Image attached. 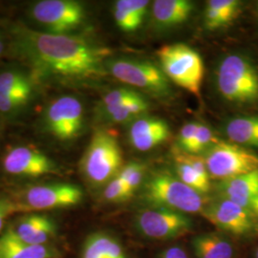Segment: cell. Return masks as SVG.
Here are the masks:
<instances>
[{
    "label": "cell",
    "instance_id": "cell-11",
    "mask_svg": "<svg viewBox=\"0 0 258 258\" xmlns=\"http://www.w3.org/2000/svg\"><path fill=\"white\" fill-rule=\"evenodd\" d=\"M45 120L48 131L55 138L61 141L74 139L83 128V105L74 97H61L50 104Z\"/></svg>",
    "mask_w": 258,
    "mask_h": 258
},
{
    "label": "cell",
    "instance_id": "cell-7",
    "mask_svg": "<svg viewBox=\"0 0 258 258\" xmlns=\"http://www.w3.org/2000/svg\"><path fill=\"white\" fill-rule=\"evenodd\" d=\"M109 70L117 80L156 96L170 92L168 79L156 65L137 59L120 58L109 63Z\"/></svg>",
    "mask_w": 258,
    "mask_h": 258
},
{
    "label": "cell",
    "instance_id": "cell-2",
    "mask_svg": "<svg viewBox=\"0 0 258 258\" xmlns=\"http://www.w3.org/2000/svg\"><path fill=\"white\" fill-rule=\"evenodd\" d=\"M216 84L228 102L239 105L258 102V69L246 55L225 56L216 71Z\"/></svg>",
    "mask_w": 258,
    "mask_h": 258
},
{
    "label": "cell",
    "instance_id": "cell-19",
    "mask_svg": "<svg viewBox=\"0 0 258 258\" xmlns=\"http://www.w3.org/2000/svg\"><path fill=\"white\" fill-rule=\"evenodd\" d=\"M191 245L196 258H232L233 246L227 237L217 233L195 236Z\"/></svg>",
    "mask_w": 258,
    "mask_h": 258
},
{
    "label": "cell",
    "instance_id": "cell-33",
    "mask_svg": "<svg viewBox=\"0 0 258 258\" xmlns=\"http://www.w3.org/2000/svg\"><path fill=\"white\" fill-rule=\"evenodd\" d=\"M15 212V205L9 200H0V232L3 228L5 219L11 212Z\"/></svg>",
    "mask_w": 258,
    "mask_h": 258
},
{
    "label": "cell",
    "instance_id": "cell-34",
    "mask_svg": "<svg viewBox=\"0 0 258 258\" xmlns=\"http://www.w3.org/2000/svg\"><path fill=\"white\" fill-rule=\"evenodd\" d=\"M158 258H188V255L183 248L174 246L164 250Z\"/></svg>",
    "mask_w": 258,
    "mask_h": 258
},
{
    "label": "cell",
    "instance_id": "cell-20",
    "mask_svg": "<svg viewBox=\"0 0 258 258\" xmlns=\"http://www.w3.org/2000/svg\"><path fill=\"white\" fill-rule=\"evenodd\" d=\"M149 1L147 0H119L115 4V21L123 32L137 30L144 20Z\"/></svg>",
    "mask_w": 258,
    "mask_h": 258
},
{
    "label": "cell",
    "instance_id": "cell-3",
    "mask_svg": "<svg viewBox=\"0 0 258 258\" xmlns=\"http://www.w3.org/2000/svg\"><path fill=\"white\" fill-rule=\"evenodd\" d=\"M166 78L196 97H200L204 79L201 55L184 43L168 44L157 51Z\"/></svg>",
    "mask_w": 258,
    "mask_h": 258
},
{
    "label": "cell",
    "instance_id": "cell-23",
    "mask_svg": "<svg viewBox=\"0 0 258 258\" xmlns=\"http://www.w3.org/2000/svg\"><path fill=\"white\" fill-rule=\"evenodd\" d=\"M82 258H125L120 243L108 234L95 233L84 243Z\"/></svg>",
    "mask_w": 258,
    "mask_h": 258
},
{
    "label": "cell",
    "instance_id": "cell-16",
    "mask_svg": "<svg viewBox=\"0 0 258 258\" xmlns=\"http://www.w3.org/2000/svg\"><path fill=\"white\" fill-rule=\"evenodd\" d=\"M55 249L48 245H31L19 238L12 229L0 235V258H56Z\"/></svg>",
    "mask_w": 258,
    "mask_h": 258
},
{
    "label": "cell",
    "instance_id": "cell-31",
    "mask_svg": "<svg viewBox=\"0 0 258 258\" xmlns=\"http://www.w3.org/2000/svg\"><path fill=\"white\" fill-rule=\"evenodd\" d=\"M198 122L191 121L188 123H185L184 126L180 130L179 134V146L182 148L184 152L189 148L190 143L194 139V135L196 133V130L198 127Z\"/></svg>",
    "mask_w": 258,
    "mask_h": 258
},
{
    "label": "cell",
    "instance_id": "cell-17",
    "mask_svg": "<svg viewBox=\"0 0 258 258\" xmlns=\"http://www.w3.org/2000/svg\"><path fill=\"white\" fill-rule=\"evenodd\" d=\"M223 198L249 209L258 195V168L246 174L223 181L219 186Z\"/></svg>",
    "mask_w": 258,
    "mask_h": 258
},
{
    "label": "cell",
    "instance_id": "cell-6",
    "mask_svg": "<svg viewBox=\"0 0 258 258\" xmlns=\"http://www.w3.org/2000/svg\"><path fill=\"white\" fill-rule=\"evenodd\" d=\"M204 160L210 176L222 182L258 168V155L231 142L218 141L206 151Z\"/></svg>",
    "mask_w": 258,
    "mask_h": 258
},
{
    "label": "cell",
    "instance_id": "cell-13",
    "mask_svg": "<svg viewBox=\"0 0 258 258\" xmlns=\"http://www.w3.org/2000/svg\"><path fill=\"white\" fill-rule=\"evenodd\" d=\"M4 169L13 175L39 177L54 173L55 163L46 155L32 148H13L3 160Z\"/></svg>",
    "mask_w": 258,
    "mask_h": 258
},
{
    "label": "cell",
    "instance_id": "cell-30",
    "mask_svg": "<svg viewBox=\"0 0 258 258\" xmlns=\"http://www.w3.org/2000/svg\"><path fill=\"white\" fill-rule=\"evenodd\" d=\"M104 198L109 202H123L132 196L128 187L117 176L110 181L104 189Z\"/></svg>",
    "mask_w": 258,
    "mask_h": 258
},
{
    "label": "cell",
    "instance_id": "cell-10",
    "mask_svg": "<svg viewBox=\"0 0 258 258\" xmlns=\"http://www.w3.org/2000/svg\"><path fill=\"white\" fill-rule=\"evenodd\" d=\"M33 16L39 23L47 26L51 34L64 35L82 23L84 11L76 1L42 0L34 6Z\"/></svg>",
    "mask_w": 258,
    "mask_h": 258
},
{
    "label": "cell",
    "instance_id": "cell-5",
    "mask_svg": "<svg viewBox=\"0 0 258 258\" xmlns=\"http://www.w3.org/2000/svg\"><path fill=\"white\" fill-rule=\"evenodd\" d=\"M145 197L154 208H164L182 213L204 211L203 196L180 179L168 174L153 176L145 186Z\"/></svg>",
    "mask_w": 258,
    "mask_h": 258
},
{
    "label": "cell",
    "instance_id": "cell-15",
    "mask_svg": "<svg viewBox=\"0 0 258 258\" xmlns=\"http://www.w3.org/2000/svg\"><path fill=\"white\" fill-rule=\"evenodd\" d=\"M12 230L19 238L31 245H47L55 236L56 227L45 215L32 214L21 218Z\"/></svg>",
    "mask_w": 258,
    "mask_h": 258
},
{
    "label": "cell",
    "instance_id": "cell-22",
    "mask_svg": "<svg viewBox=\"0 0 258 258\" xmlns=\"http://www.w3.org/2000/svg\"><path fill=\"white\" fill-rule=\"evenodd\" d=\"M241 3L237 0H211L205 10V24L211 30L226 26L236 18Z\"/></svg>",
    "mask_w": 258,
    "mask_h": 258
},
{
    "label": "cell",
    "instance_id": "cell-8",
    "mask_svg": "<svg viewBox=\"0 0 258 258\" xmlns=\"http://www.w3.org/2000/svg\"><path fill=\"white\" fill-rule=\"evenodd\" d=\"M83 190L72 184H49L30 187L15 211H48L73 207L83 199Z\"/></svg>",
    "mask_w": 258,
    "mask_h": 258
},
{
    "label": "cell",
    "instance_id": "cell-1",
    "mask_svg": "<svg viewBox=\"0 0 258 258\" xmlns=\"http://www.w3.org/2000/svg\"><path fill=\"white\" fill-rule=\"evenodd\" d=\"M28 46L39 67L55 75L87 78L102 72L105 50L68 35L29 33Z\"/></svg>",
    "mask_w": 258,
    "mask_h": 258
},
{
    "label": "cell",
    "instance_id": "cell-12",
    "mask_svg": "<svg viewBox=\"0 0 258 258\" xmlns=\"http://www.w3.org/2000/svg\"><path fill=\"white\" fill-rule=\"evenodd\" d=\"M204 215L213 225L234 235H246L253 230V216L249 209L227 198H221L204 209Z\"/></svg>",
    "mask_w": 258,
    "mask_h": 258
},
{
    "label": "cell",
    "instance_id": "cell-26",
    "mask_svg": "<svg viewBox=\"0 0 258 258\" xmlns=\"http://www.w3.org/2000/svg\"><path fill=\"white\" fill-rule=\"evenodd\" d=\"M176 164V171L179 179L189 187L199 194H206L210 189V182H206L195 171L192 166L187 162L184 155H178Z\"/></svg>",
    "mask_w": 258,
    "mask_h": 258
},
{
    "label": "cell",
    "instance_id": "cell-25",
    "mask_svg": "<svg viewBox=\"0 0 258 258\" xmlns=\"http://www.w3.org/2000/svg\"><path fill=\"white\" fill-rule=\"evenodd\" d=\"M31 92V84L23 75L11 71L0 74V93L17 95L29 100Z\"/></svg>",
    "mask_w": 258,
    "mask_h": 258
},
{
    "label": "cell",
    "instance_id": "cell-4",
    "mask_svg": "<svg viewBox=\"0 0 258 258\" xmlns=\"http://www.w3.org/2000/svg\"><path fill=\"white\" fill-rule=\"evenodd\" d=\"M121 164L122 154L118 140L108 131H96L82 162L87 181L95 185L108 184L120 173Z\"/></svg>",
    "mask_w": 258,
    "mask_h": 258
},
{
    "label": "cell",
    "instance_id": "cell-9",
    "mask_svg": "<svg viewBox=\"0 0 258 258\" xmlns=\"http://www.w3.org/2000/svg\"><path fill=\"white\" fill-rule=\"evenodd\" d=\"M136 223L139 231L152 239H172L191 229V221L184 213L164 208H152L140 212Z\"/></svg>",
    "mask_w": 258,
    "mask_h": 258
},
{
    "label": "cell",
    "instance_id": "cell-27",
    "mask_svg": "<svg viewBox=\"0 0 258 258\" xmlns=\"http://www.w3.org/2000/svg\"><path fill=\"white\" fill-rule=\"evenodd\" d=\"M217 142L218 140L214 137L212 129L205 124L199 123L196 133L190 143V146L187 148L185 153L195 155L202 151H207Z\"/></svg>",
    "mask_w": 258,
    "mask_h": 258
},
{
    "label": "cell",
    "instance_id": "cell-35",
    "mask_svg": "<svg viewBox=\"0 0 258 258\" xmlns=\"http://www.w3.org/2000/svg\"><path fill=\"white\" fill-rule=\"evenodd\" d=\"M249 211L258 216V195L253 199V201L249 206Z\"/></svg>",
    "mask_w": 258,
    "mask_h": 258
},
{
    "label": "cell",
    "instance_id": "cell-29",
    "mask_svg": "<svg viewBox=\"0 0 258 258\" xmlns=\"http://www.w3.org/2000/svg\"><path fill=\"white\" fill-rule=\"evenodd\" d=\"M138 94L133 90H129V89H124V88H120V89H116L113 90L111 92L107 93L102 100V107L103 111L105 114H107L108 112L119 107L122 103L128 102L130 100L136 98L139 96Z\"/></svg>",
    "mask_w": 258,
    "mask_h": 258
},
{
    "label": "cell",
    "instance_id": "cell-32",
    "mask_svg": "<svg viewBox=\"0 0 258 258\" xmlns=\"http://www.w3.org/2000/svg\"><path fill=\"white\" fill-rule=\"evenodd\" d=\"M28 100L17 95H10L0 93V111L9 112L21 106Z\"/></svg>",
    "mask_w": 258,
    "mask_h": 258
},
{
    "label": "cell",
    "instance_id": "cell-37",
    "mask_svg": "<svg viewBox=\"0 0 258 258\" xmlns=\"http://www.w3.org/2000/svg\"><path fill=\"white\" fill-rule=\"evenodd\" d=\"M255 258H258V249L255 251Z\"/></svg>",
    "mask_w": 258,
    "mask_h": 258
},
{
    "label": "cell",
    "instance_id": "cell-21",
    "mask_svg": "<svg viewBox=\"0 0 258 258\" xmlns=\"http://www.w3.org/2000/svg\"><path fill=\"white\" fill-rule=\"evenodd\" d=\"M226 134L231 143L243 148H258V116L232 119L226 125Z\"/></svg>",
    "mask_w": 258,
    "mask_h": 258
},
{
    "label": "cell",
    "instance_id": "cell-18",
    "mask_svg": "<svg viewBox=\"0 0 258 258\" xmlns=\"http://www.w3.org/2000/svg\"><path fill=\"white\" fill-rule=\"evenodd\" d=\"M194 3L187 0H156L152 5V16L163 27L179 25L188 19Z\"/></svg>",
    "mask_w": 258,
    "mask_h": 258
},
{
    "label": "cell",
    "instance_id": "cell-28",
    "mask_svg": "<svg viewBox=\"0 0 258 258\" xmlns=\"http://www.w3.org/2000/svg\"><path fill=\"white\" fill-rule=\"evenodd\" d=\"M145 167L139 163H129L120 169L118 177L126 184L129 191L133 195L142 183Z\"/></svg>",
    "mask_w": 258,
    "mask_h": 258
},
{
    "label": "cell",
    "instance_id": "cell-24",
    "mask_svg": "<svg viewBox=\"0 0 258 258\" xmlns=\"http://www.w3.org/2000/svg\"><path fill=\"white\" fill-rule=\"evenodd\" d=\"M149 108L147 100L141 95L122 103L119 107L108 112L106 115L107 119L113 122H124L146 113Z\"/></svg>",
    "mask_w": 258,
    "mask_h": 258
},
{
    "label": "cell",
    "instance_id": "cell-14",
    "mask_svg": "<svg viewBox=\"0 0 258 258\" xmlns=\"http://www.w3.org/2000/svg\"><path fill=\"white\" fill-rule=\"evenodd\" d=\"M170 135L166 120L155 117H143L129 128V141L140 151H148L163 144Z\"/></svg>",
    "mask_w": 258,
    "mask_h": 258
},
{
    "label": "cell",
    "instance_id": "cell-36",
    "mask_svg": "<svg viewBox=\"0 0 258 258\" xmlns=\"http://www.w3.org/2000/svg\"><path fill=\"white\" fill-rule=\"evenodd\" d=\"M3 50H4V45H3V41H2V39H1V37H0V55L2 54Z\"/></svg>",
    "mask_w": 258,
    "mask_h": 258
}]
</instances>
